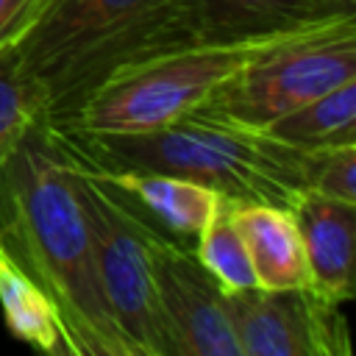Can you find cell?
I'll return each mask as SVG.
<instances>
[{
  "instance_id": "obj_1",
  "label": "cell",
  "mask_w": 356,
  "mask_h": 356,
  "mask_svg": "<svg viewBox=\"0 0 356 356\" xmlns=\"http://www.w3.org/2000/svg\"><path fill=\"white\" fill-rule=\"evenodd\" d=\"M0 242L56 303L72 356H131L95 275L70 167L42 125L0 170Z\"/></svg>"
},
{
  "instance_id": "obj_2",
  "label": "cell",
  "mask_w": 356,
  "mask_h": 356,
  "mask_svg": "<svg viewBox=\"0 0 356 356\" xmlns=\"http://www.w3.org/2000/svg\"><path fill=\"white\" fill-rule=\"evenodd\" d=\"M56 153L83 170H153L197 181L231 203L295 209L309 192V161L264 131L245 128L200 108L142 134H86L39 122Z\"/></svg>"
},
{
  "instance_id": "obj_3",
  "label": "cell",
  "mask_w": 356,
  "mask_h": 356,
  "mask_svg": "<svg viewBox=\"0 0 356 356\" xmlns=\"http://www.w3.org/2000/svg\"><path fill=\"white\" fill-rule=\"evenodd\" d=\"M345 19V17H342ZM339 19L234 42H189L159 50L108 75L70 117L53 122L61 131L142 134L200 108L222 83L250 64L295 44Z\"/></svg>"
},
{
  "instance_id": "obj_4",
  "label": "cell",
  "mask_w": 356,
  "mask_h": 356,
  "mask_svg": "<svg viewBox=\"0 0 356 356\" xmlns=\"http://www.w3.org/2000/svg\"><path fill=\"white\" fill-rule=\"evenodd\" d=\"M67 167L89 228L95 275L120 337L131 356H172L150 281L142 214L86 170L70 161Z\"/></svg>"
},
{
  "instance_id": "obj_5",
  "label": "cell",
  "mask_w": 356,
  "mask_h": 356,
  "mask_svg": "<svg viewBox=\"0 0 356 356\" xmlns=\"http://www.w3.org/2000/svg\"><path fill=\"white\" fill-rule=\"evenodd\" d=\"M345 81H356V17L250 64L222 83L200 111L261 131Z\"/></svg>"
},
{
  "instance_id": "obj_6",
  "label": "cell",
  "mask_w": 356,
  "mask_h": 356,
  "mask_svg": "<svg viewBox=\"0 0 356 356\" xmlns=\"http://www.w3.org/2000/svg\"><path fill=\"white\" fill-rule=\"evenodd\" d=\"M142 234L172 356H242L228 317L225 292L197 261L195 250L145 217Z\"/></svg>"
},
{
  "instance_id": "obj_7",
  "label": "cell",
  "mask_w": 356,
  "mask_h": 356,
  "mask_svg": "<svg viewBox=\"0 0 356 356\" xmlns=\"http://www.w3.org/2000/svg\"><path fill=\"white\" fill-rule=\"evenodd\" d=\"M225 306L242 356H350L339 303L312 286L234 289Z\"/></svg>"
},
{
  "instance_id": "obj_8",
  "label": "cell",
  "mask_w": 356,
  "mask_h": 356,
  "mask_svg": "<svg viewBox=\"0 0 356 356\" xmlns=\"http://www.w3.org/2000/svg\"><path fill=\"white\" fill-rule=\"evenodd\" d=\"M159 3L161 0H47L8 53L17 70L42 89V83L75 56Z\"/></svg>"
},
{
  "instance_id": "obj_9",
  "label": "cell",
  "mask_w": 356,
  "mask_h": 356,
  "mask_svg": "<svg viewBox=\"0 0 356 356\" xmlns=\"http://www.w3.org/2000/svg\"><path fill=\"white\" fill-rule=\"evenodd\" d=\"M197 42H234L356 17V0H186Z\"/></svg>"
},
{
  "instance_id": "obj_10",
  "label": "cell",
  "mask_w": 356,
  "mask_h": 356,
  "mask_svg": "<svg viewBox=\"0 0 356 356\" xmlns=\"http://www.w3.org/2000/svg\"><path fill=\"white\" fill-rule=\"evenodd\" d=\"M292 214L303 242L309 286L331 303L353 300L356 203L306 192Z\"/></svg>"
},
{
  "instance_id": "obj_11",
  "label": "cell",
  "mask_w": 356,
  "mask_h": 356,
  "mask_svg": "<svg viewBox=\"0 0 356 356\" xmlns=\"http://www.w3.org/2000/svg\"><path fill=\"white\" fill-rule=\"evenodd\" d=\"M75 167V164H72ZM83 170V167H81ZM114 192H120L145 220L172 239H197L211 220L220 195L197 181L153 172V170H86Z\"/></svg>"
},
{
  "instance_id": "obj_12",
  "label": "cell",
  "mask_w": 356,
  "mask_h": 356,
  "mask_svg": "<svg viewBox=\"0 0 356 356\" xmlns=\"http://www.w3.org/2000/svg\"><path fill=\"white\" fill-rule=\"evenodd\" d=\"M234 220L245 239L256 286L295 289L309 286L300 231L292 209L270 203H234Z\"/></svg>"
},
{
  "instance_id": "obj_13",
  "label": "cell",
  "mask_w": 356,
  "mask_h": 356,
  "mask_svg": "<svg viewBox=\"0 0 356 356\" xmlns=\"http://www.w3.org/2000/svg\"><path fill=\"white\" fill-rule=\"evenodd\" d=\"M0 306L11 337L42 350L72 356L64 323L56 303L42 292V286L11 259L0 242Z\"/></svg>"
},
{
  "instance_id": "obj_14",
  "label": "cell",
  "mask_w": 356,
  "mask_h": 356,
  "mask_svg": "<svg viewBox=\"0 0 356 356\" xmlns=\"http://www.w3.org/2000/svg\"><path fill=\"white\" fill-rule=\"evenodd\" d=\"M261 131L300 150L356 145V81H345Z\"/></svg>"
},
{
  "instance_id": "obj_15",
  "label": "cell",
  "mask_w": 356,
  "mask_h": 356,
  "mask_svg": "<svg viewBox=\"0 0 356 356\" xmlns=\"http://www.w3.org/2000/svg\"><path fill=\"white\" fill-rule=\"evenodd\" d=\"M192 250H195L197 261L211 273V278L222 286V292L256 286L253 264H250L245 239H242V234L236 228L234 203L231 200L220 197L211 220L197 234Z\"/></svg>"
},
{
  "instance_id": "obj_16",
  "label": "cell",
  "mask_w": 356,
  "mask_h": 356,
  "mask_svg": "<svg viewBox=\"0 0 356 356\" xmlns=\"http://www.w3.org/2000/svg\"><path fill=\"white\" fill-rule=\"evenodd\" d=\"M42 122V95L28 81L8 50L0 53V170L19 150L25 136Z\"/></svg>"
},
{
  "instance_id": "obj_17",
  "label": "cell",
  "mask_w": 356,
  "mask_h": 356,
  "mask_svg": "<svg viewBox=\"0 0 356 356\" xmlns=\"http://www.w3.org/2000/svg\"><path fill=\"white\" fill-rule=\"evenodd\" d=\"M309 192L356 203V145H334L312 153Z\"/></svg>"
},
{
  "instance_id": "obj_18",
  "label": "cell",
  "mask_w": 356,
  "mask_h": 356,
  "mask_svg": "<svg viewBox=\"0 0 356 356\" xmlns=\"http://www.w3.org/2000/svg\"><path fill=\"white\" fill-rule=\"evenodd\" d=\"M33 0H0V53L8 50L31 25Z\"/></svg>"
},
{
  "instance_id": "obj_19",
  "label": "cell",
  "mask_w": 356,
  "mask_h": 356,
  "mask_svg": "<svg viewBox=\"0 0 356 356\" xmlns=\"http://www.w3.org/2000/svg\"><path fill=\"white\" fill-rule=\"evenodd\" d=\"M44 3H47V0H33V8H31V22H33V17H36V11H39V8L44 6ZM22 33H25V31H22Z\"/></svg>"
}]
</instances>
